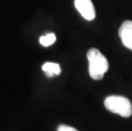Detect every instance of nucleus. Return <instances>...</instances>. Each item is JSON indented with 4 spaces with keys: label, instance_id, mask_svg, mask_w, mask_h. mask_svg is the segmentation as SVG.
Returning a JSON list of instances; mask_svg holds the SVG:
<instances>
[{
    "label": "nucleus",
    "instance_id": "obj_1",
    "mask_svg": "<svg viewBox=\"0 0 132 131\" xmlns=\"http://www.w3.org/2000/svg\"><path fill=\"white\" fill-rule=\"evenodd\" d=\"M89 61V76L94 80H101L108 70L109 65L106 58L98 49L92 48L87 52Z\"/></svg>",
    "mask_w": 132,
    "mask_h": 131
},
{
    "label": "nucleus",
    "instance_id": "obj_2",
    "mask_svg": "<svg viewBox=\"0 0 132 131\" xmlns=\"http://www.w3.org/2000/svg\"><path fill=\"white\" fill-rule=\"evenodd\" d=\"M104 105L111 112L119 114L123 118H129L132 115V104L126 97L110 95L105 99Z\"/></svg>",
    "mask_w": 132,
    "mask_h": 131
},
{
    "label": "nucleus",
    "instance_id": "obj_3",
    "mask_svg": "<svg viewBox=\"0 0 132 131\" xmlns=\"http://www.w3.org/2000/svg\"><path fill=\"white\" fill-rule=\"evenodd\" d=\"M74 5L85 20L93 21L95 18V10L91 0H75Z\"/></svg>",
    "mask_w": 132,
    "mask_h": 131
},
{
    "label": "nucleus",
    "instance_id": "obj_4",
    "mask_svg": "<svg viewBox=\"0 0 132 131\" xmlns=\"http://www.w3.org/2000/svg\"><path fill=\"white\" fill-rule=\"evenodd\" d=\"M119 35L123 44L132 50V21H125L119 30Z\"/></svg>",
    "mask_w": 132,
    "mask_h": 131
},
{
    "label": "nucleus",
    "instance_id": "obj_5",
    "mask_svg": "<svg viewBox=\"0 0 132 131\" xmlns=\"http://www.w3.org/2000/svg\"><path fill=\"white\" fill-rule=\"evenodd\" d=\"M42 69L45 72L46 76L49 77H51L55 75H59L61 71L60 65L54 62H45L42 66Z\"/></svg>",
    "mask_w": 132,
    "mask_h": 131
},
{
    "label": "nucleus",
    "instance_id": "obj_6",
    "mask_svg": "<svg viewBox=\"0 0 132 131\" xmlns=\"http://www.w3.org/2000/svg\"><path fill=\"white\" fill-rule=\"evenodd\" d=\"M55 40H56L55 35L54 33L50 32V33H47V34L44 36H42V37L39 38V43H40L41 45H43L44 47H48V46L52 45L55 42Z\"/></svg>",
    "mask_w": 132,
    "mask_h": 131
},
{
    "label": "nucleus",
    "instance_id": "obj_7",
    "mask_svg": "<svg viewBox=\"0 0 132 131\" xmlns=\"http://www.w3.org/2000/svg\"><path fill=\"white\" fill-rule=\"evenodd\" d=\"M57 131H78L76 129L72 127H70V126H67V125L65 124H61L60 126L58 127Z\"/></svg>",
    "mask_w": 132,
    "mask_h": 131
}]
</instances>
